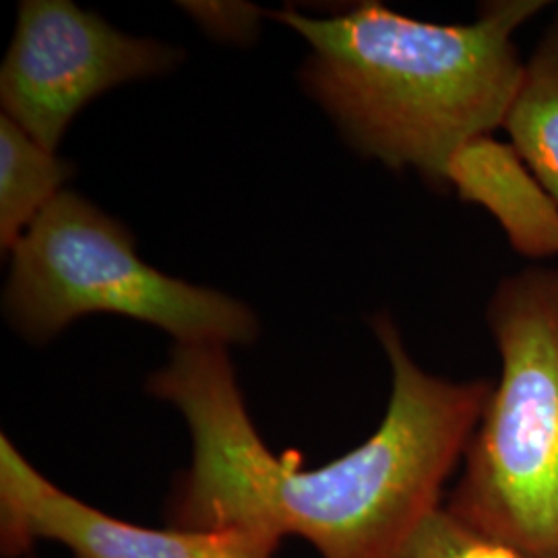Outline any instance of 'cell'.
Here are the masks:
<instances>
[{
  "label": "cell",
  "instance_id": "obj_1",
  "mask_svg": "<svg viewBox=\"0 0 558 558\" xmlns=\"http://www.w3.org/2000/svg\"><path fill=\"white\" fill-rule=\"evenodd\" d=\"M391 366V398L373 437L320 468L274 453L248 416L228 348L177 343L147 391L172 403L191 433V465L166 505L182 530L296 536L320 558H396L439 511L478 428L493 385L440 379L403 345L387 313L373 319Z\"/></svg>",
  "mask_w": 558,
  "mask_h": 558
},
{
  "label": "cell",
  "instance_id": "obj_2",
  "mask_svg": "<svg viewBox=\"0 0 558 558\" xmlns=\"http://www.w3.org/2000/svg\"><path fill=\"white\" fill-rule=\"evenodd\" d=\"M542 0L488 2L474 23L440 25L366 2L331 17L267 13L311 52L304 92L360 156L447 189L459 147L502 126L523 71L515 34Z\"/></svg>",
  "mask_w": 558,
  "mask_h": 558
},
{
  "label": "cell",
  "instance_id": "obj_3",
  "mask_svg": "<svg viewBox=\"0 0 558 558\" xmlns=\"http://www.w3.org/2000/svg\"><path fill=\"white\" fill-rule=\"evenodd\" d=\"M500 354L445 509L532 558H558V269L502 279L486 311Z\"/></svg>",
  "mask_w": 558,
  "mask_h": 558
},
{
  "label": "cell",
  "instance_id": "obj_4",
  "mask_svg": "<svg viewBox=\"0 0 558 558\" xmlns=\"http://www.w3.org/2000/svg\"><path fill=\"white\" fill-rule=\"evenodd\" d=\"M2 308L15 331L38 343L94 313L154 325L177 343L230 348L259 338L246 304L154 269L126 226L71 191L13 246Z\"/></svg>",
  "mask_w": 558,
  "mask_h": 558
},
{
  "label": "cell",
  "instance_id": "obj_5",
  "mask_svg": "<svg viewBox=\"0 0 558 558\" xmlns=\"http://www.w3.org/2000/svg\"><path fill=\"white\" fill-rule=\"evenodd\" d=\"M184 52L135 38L69 0H25L0 69L2 114L50 151L101 94L174 71Z\"/></svg>",
  "mask_w": 558,
  "mask_h": 558
},
{
  "label": "cell",
  "instance_id": "obj_6",
  "mask_svg": "<svg viewBox=\"0 0 558 558\" xmlns=\"http://www.w3.org/2000/svg\"><path fill=\"white\" fill-rule=\"evenodd\" d=\"M38 539L57 542L73 558H274L281 544L257 530H151L112 518L52 484L2 435V557H23Z\"/></svg>",
  "mask_w": 558,
  "mask_h": 558
},
{
  "label": "cell",
  "instance_id": "obj_7",
  "mask_svg": "<svg viewBox=\"0 0 558 558\" xmlns=\"http://www.w3.org/2000/svg\"><path fill=\"white\" fill-rule=\"evenodd\" d=\"M447 186L499 221L519 255L558 257V201L511 143L484 135L459 147L447 166Z\"/></svg>",
  "mask_w": 558,
  "mask_h": 558
},
{
  "label": "cell",
  "instance_id": "obj_8",
  "mask_svg": "<svg viewBox=\"0 0 558 558\" xmlns=\"http://www.w3.org/2000/svg\"><path fill=\"white\" fill-rule=\"evenodd\" d=\"M502 129L521 160L558 201V15L523 60Z\"/></svg>",
  "mask_w": 558,
  "mask_h": 558
},
{
  "label": "cell",
  "instance_id": "obj_9",
  "mask_svg": "<svg viewBox=\"0 0 558 558\" xmlns=\"http://www.w3.org/2000/svg\"><path fill=\"white\" fill-rule=\"evenodd\" d=\"M73 163L0 117V246L11 253L27 228L64 191Z\"/></svg>",
  "mask_w": 558,
  "mask_h": 558
},
{
  "label": "cell",
  "instance_id": "obj_10",
  "mask_svg": "<svg viewBox=\"0 0 558 558\" xmlns=\"http://www.w3.org/2000/svg\"><path fill=\"white\" fill-rule=\"evenodd\" d=\"M396 558H532L511 544L490 538L445 509L435 511Z\"/></svg>",
  "mask_w": 558,
  "mask_h": 558
}]
</instances>
